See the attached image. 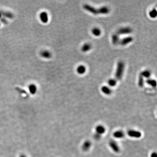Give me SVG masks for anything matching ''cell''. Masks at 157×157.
Here are the masks:
<instances>
[{"label":"cell","mask_w":157,"mask_h":157,"mask_svg":"<svg viewBox=\"0 0 157 157\" xmlns=\"http://www.w3.org/2000/svg\"><path fill=\"white\" fill-rule=\"evenodd\" d=\"M83 9L86 11L94 15L98 14H107L110 12V10L108 7L103 6L99 8H97L91 5L85 4L83 6Z\"/></svg>","instance_id":"1"},{"label":"cell","mask_w":157,"mask_h":157,"mask_svg":"<svg viewBox=\"0 0 157 157\" xmlns=\"http://www.w3.org/2000/svg\"><path fill=\"white\" fill-rule=\"evenodd\" d=\"M125 68L124 63L122 61L118 62L117 66L115 77L117 81L120 80L122 78Z\"/></svg>","instance_id":"2"},{"label":"cell","mask_w":157,"mask_h":157,"mask_svg":"<svg viewBox=\"0 0 157 157\" xmlns=\"http://www.w3.org/2000/svg\"><path fill=\"white\" fill-rule=\"evenodd\" d=\"M132 29L129 27L121 28L117 31V34L119 35H128L132 32Z\"/></svg>","instance_id":"3"},{"label":"cell","mask_w":157,"mask_h":157,"mask_svg":"<svg viewBox=\"0 0 157 157\" xmlns=\"http://www.w3.org/2000/svg\"><path fill=\"white\" fill-rule=\"evenodd\" d=\"M128 135L132 138H139L141 137L142 134L140 131L134 130H130L128 131Z\"/></svg>","instance_id":"4"},{"label":"cell","mask_w":157,"mask_h":157,"mask_svg":"<svg viewBox=\"0 0 157 157\" xmlns=\"http://www.w3.org/2000/svg\"><path fill=\"white\" fill-rule=\"evenodd\" d=\"M110 148L114 152L118 153L120 151V148L116 141L114 140H110L109 143Z\"/></svg>","instance_id":"5"},{"label":"cell","mask_w":157,"mask_h":157,"mask_svg":"<svg viewBox=\"0 0 157 157\" xmlns=\"http://www.w3.org/2000/svg\"><path fill=\"white\" fill-rule=\"evenodd\" d=\"M133 40H134V38L131 36L124 37L122 39L120 40L119 44L122 46H125L128 44L131 43L133 41Z\"/></svg>","instance_id":"6"},{"label":"cell","mask_w":157,"mask_h":157,"mask_svg":"<svg viewBox=\"0 0 157 157\" xmlns=\"http://www.w3.org/2000/svg\"><path fill=\"white\" fill-rule=\"evenodd\" d=\"M96 133L98 134L102 135L105 133L106 132V128L103 125H98L96 126L95 128Z\"/></svg>","instance_id":"7"},{"label":"cell","mask_w":157,"mask_h":157,"mask_svg":"<svg viewBox=\"0 0 157 157\" xmlns=\"http://www.w3.org/2000/svg\"><path fill=\"white\" fill-rule=\"evenodd\" d=\"M92 145V143L89 140H86L84 142L82 145V149L84 151H87L90 148Z\"/></svg>","instance_id":"8"},{"label":"cell","mask_w":157,"mask_h":157,"mask_svg":"<svg viewBox=\"0 0 157 157\" xmlns=\"http://www.w3.org/2000/svg\"><path fill=\"white\" fill-rule=\"evenodd\" d=\"M113 136L115 138L117 139H121L124 138L125 136L124 132L121 130H117L114 132Z\"/></svg>","instance_id":"9"},{"label":"cell","mask_w":157,"mask_h":157,"mask_svg":"<svg viewBox=\"0 0 157 157\" xmlns=\"http://www.w3.org/2000/svg\"><path fill=\"white\" fill-rule=\"evenodd\" d=\"M101 91L103 93L107 95H110L112 93V90L110 87L107 86H103L101 88Z\"/></svg>","instance_id":"10"},{"label":"cell","mask_w":157,"mask_h":157,"mask_svg":"<svg viewBox=\"0 0 157 157\" xmlns=\"http://www.w3.org/2000/svg\"><path fill=\"white\" fill-rule=\"evenodd\" d=\"M40 18L41 19L42 22L43 23H47L49 20L47 13L45 12H42L40 15Z\"/></svg>","instance_id":"11"},{"label":"cell","mask_w":157,"mask_h":157,"mask_svg":"<svg viewBox=\"0 0 157 157\" xmlns=\"http://www.w3.org/2000/svg\"><path fill=\"white\" fill-rule=\"evenodd\" d=\"M87 71V69L85 66L84 65H79L78 66V67L77 69V73L79 75H83L86 73Z\"/></svg>","instance_id":"12"},{"label":"cell","mask_w":157,"mask_h":157,"mask_svg":"<svg viewBox=\"0 0 157 157\" xmlns=\"http://www.w3.org/2000/svg\"><path fill=\"white\" fill-rule=\"evenodd\" d=\"M120 40L119 35H118L117 34H114L112 36L111 40H112V43L114 45H117L118 44H119Z\"/></svg>","instance_id":"13"},{"label":"cell","mask_w":157,"mask_h":157,"mask_svg":"<svg viewBox=\"0 0 157 157\" xmlns=\"http://www.w3.org/2000/svg\"><path fill=\"white\" fill-rule=\"evenodd\" d=\"M92 49V45L90 44L87 43L84 44L81 48V50L83 52L89 51Z\"/></svg>","instance_id":"14"},{"label":"cell","mask_w":157,"mask_h":157,"mask_svg":"<svg viewBox=\"0 0 157 157\" xmlns=\"http://www.w3.org/2000/svg\"><path fill=\"white\" fill-rule=\"evenodd\" d=\"M92 33L93 36H96V37H98L101 35V30L98 28L95 27L92 29Z\"/></svg>","instance_id":"15"},{"label":"cell","mask_w":157,"mask_h":157,"mask_svg":"<svg viewBox=\"0 0 157 157\" xmlns=\"http://www.w3.org/2000/svg\"><path fill=\"white\" fill-rule=\"evenodd\" d=\"M40 54L42 57L44 58L45 59H49L52 57V54L50 52L47 50L43 51L41 52Z\"/></svg>","instance_id":"16"},{"label":"cell","mask_w":157,"mask_h":157,"mask_svg":"<svg viewBox=\"0 0 157 157\" xmlns=\"http://www.w3.org/2000/svg\"><path fill=\"white\" fill-rule=\"evenodd\" d=\"M146 82L148 84L151 86V87H155L156 85H157V83H156V80L155 79H148L146 80Z\"/></svg>","instance_id":"17"},{"label":"cell","mask_w":157,"mask_h":157,"mask_svg":"<svg viewBox=\"0 0 157 157\" xmlns=\"http://www.w3.org/2000/svg\"><path fill=\"white\" fill-rule=\"evenodd\" d=\"M140 74L144 78H149L151 77V72L150 70H145L142 72Z\"/></svg>","instance_id":"18"},{"label":"cell","mask_w":157,"mask_h":157,"mask_svg":"<svg viewBox=\"0 0 157 157\" xmlns=\"http://www.w3.org/2000/svg\"><path fill=\"white\" fill-rule=\"evenodd\" d=\"M28 89L30 93L32 95L35 94L37 91V87L34 84L30 85L28 87Z\"/></svg>","instance_id":"19"},{"label":"cell","mask_w":157,"mask_h":157,"mask_svg":"<svg viewBox=\"0 0 157 157\" xmlns=\"http://www.w3.org/2000/svg\"><path fill=\"white\" fill-rule=\"evenodd\" d=\"M0 13L1 14V16H3L4 17L9 18H12L14 17V15H13V14H12V13H10L9 12L1 11Z\"/></svg>","instance_id":"20"},{"label":"cell","mask_w":157,"mask_h":157,"mask_svg":"<svg viewBox=\"0 0 157 157\" xmlns=\"http://www.w3.org/2000/svg\"><path fill=\"white\" fill-rule=\"evenodd\" d=\"M117 84V81L115 79L112 78L109 79L108 81V84L111 87H115L116 86Z\"/></svg>","instance_id":"21"},{"label":"cell","mask_w":157,"mask_h":157,"mask_svg":"<svg viewBox=\"0 0 157 157\" xmlns=\"http://www.w3.org/2000/svg\"><path fill=\"white\" fill-rule=\"evenodd\" d=\"M144 78L141 75H140L138 77V86L140 87H144Z\"/></svg>","instance_id":"22"},{"label":"cell","mask_w":157,"mask_h":157,"mask_svg":"<svg viewBox=\"0 0 157 157\" xmlns=\"http://www.w3.org/2000/svg\"><path fill=\"white\" fill-rule=\"evenodd\" d=\"M149 15L150 17L153 18H156L157 16V12L156 9H152V10H151L149 13Z\"/></svg>","instance_id":"23"},{"label":"cell","mask_w":157,"mask_h":157,"mask_svg":"<svg viewBox=\"0 0 157 157\" xmlns=\"http://www.w3.org/2000/svg\"><path fill=\"white\" fill-rule=\"evenodd\" d=\"M101 135L98 134L97 133H95L93 135V138L96 140H99L101 138Z\"/></svg>","instance_id":"24"},{"label":"cell","mask_w":157,"mask_h":157,"mask_svg":"<svg viewBox=\"0 0 157 157\" xmlns=\"http://www.w3.org/2000/svg\"><path fill=\"white\" fill-rule=\"evenodd\" d=\"M1 21L2 23H4V24H6L7 23H8L7 21L4 18H1Z\"/></svg>","instance_id":"25"},{"label":"cell","mask_w":157,"mask_h":157,"mask_svg":"<svg viewBox=\"0 0 157 157\" xmlns=\"http://www.w3.org/2000/svg\"><path fill=\"white\" fill-rule=\"evenodd\" d=\"M151 157H157V155L156 152H154L151 153Z\"/></svg>","instance_id":"26"},{"label":"cell","mask_w":157,"mask_h":157,"mask_svg":"<svg viewBox=\"0 0 157 157\" xmlns=\"http://www.w3.org/2000/svg\"><path fill=\"white\" fill-rule=\"evenodd\" d=\"M27 157V156H26V155H24V154H22V155H20V157Z\"/></svg>","instance_id":"27"},{"label":"cell","mask_w":157,"mask_h":157,"mask_svg":"<svg viewBox=\"0 0 157 157\" xmlns=\"http://www.w3.org/2000/svg\"><path fill=\"white\" fill-rule=\"evenodd\" d=\"M1 13H0V18H1Z\"/></svg>","instance_id":"28"},{"label":"cell","mask_w":157,"mask_h":157,"mask_svg":"<svg viewBox=\"0 0 157 157\" xmlns=\"http://www.w3.org/2000/svg\"><path fill=\"white\" fill-rule=\"evenodd\" d=\"M0 26H1V24H0Z\"/></svg>","instance_id":"29"}]
</instances>
